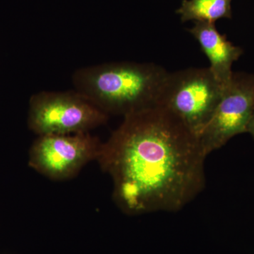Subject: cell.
Returning <instances> with one entry per match:
<instances>
[{
    "label": "cell",
    "instance_id": "6da1fadb",
    "mask_svg": "<svg viewBox=\"0 0 254 254\" xmlns=\"http://www.w3.org/2000/svg\"><path fill=\"white\" fill-rule=\"evenodd\" d=\"M198 137L160 106L124 117L98 162L111 177L113 200L128 215L177 212L205 185Z\"/></svg>",
    "mask_w": 254,
    "mask_h": 254
},
{
    "label": "cell",
    "instance_id": "ba28073f",
    "mask_svg": "<svg viewBox=\"0 0 254 254\" xmlns=\"http://www.w3.org/2000/svg\"><path fill=\"white\" fill-rule=\"evenodd\" d=\"M232 0H183L176 14L182 22L215 23L222 18H232Z\"/></svg>",
    "mask_w": 254,
    "mask_h": 254
},
{
    "label": "cell",
    "instance_id": "5b68a950",
    "mask_svg": "<svg viewBox=\"0 0 254 254\" xmlns=\"http://www.w3.org/2000/svg\"><path fill=\"white\" fill-rule=\"evenodd\" d=\"M102 145L90 132L38 136L30 148L28 165L50 180H71L87 164L98 160Z\"/></svg>",
    "mask_w": 254,
    "mask_h": 254
},
{
    "label": "cell",
    "instance_id": "277c9868",
    "mask_svg": "<svg viewBox=\"0 0 254 254\" xmlns=\"http://www.w3.org/2000/svg\"><path fill=\"white\" fill-rule=\"evenodd\" d=\"M109 115L78 92L41 91L30 98L28 126L38 136L87 133Z\"/></svg>",
    "mask_w": 254,
    "mask_h": 254
},
{
    "label": "cell",
    "instance_id": "8992f818",
    "mask_svg": "<svg viewBox=\"0 0 254 254\" xmlns=\"http://www.w3.org/2000/svg\"><path fill=\"white\" fill-rule=\"evenodd\" d=\"M254 110V74L233 72L213 116L198 136L206 156L247 133Z\"/></svg>",
    "mask_w": 254,
    "mask_h": 254
},
{
    "label": "cell",
    "instance_id": "9c48e42d",
    "mask_svg": "<svg viewBox=\"0 0 254 254\" xmlns=\"http://www.w3.org/2000/svg\"><path fill=\"white\" fill-rule=\"evenodd\" d=\"M247 133H250L254 138V110L253 114H252V118H251L250 125H249Z\"/></svg>",
    "mask_w": 254,
    "mask_h": 254
},
{
    "label": "cell",
    "instance_id": "3957f363",
    "mask_svg": "<svg viewBox=\"0 0 254 254\" xmlns=\"http://www.w3.org/2000/svg\"><path fill=\"white\" fill-rule=\"evenodd\" d=\"M225 88L208 67L168 72L157 106L173 114L198 137L213 116Z\"/></svg>",
    "mask_w": 254,
    "mask_h": 254
},
{
    "label": "cell",
    "instance_id": "52a82bcc",
    "mask_svg": "<svg viewBox=\"0 0 254 254\" xmlns=\"http://www.w3.org/2000/svg\"><path fill=\"white\" fill-rule=\"evenodd\" d=\"M188 31L210 62L209 69L220 84L226 87L233 75L232 65L243 54V49L229 41L218 31L215 23L194 22Z\"/></svg>",
    "mask_w": 254,
    "mask_h": 254
},
{
    "label": "cell",
    "instance_id": "7a4b0ae2",
    "mask_svg": "<svg viewBox=\"0 0 254 254\" xmlns=\"http://www.w3.org/2000/svg\"><path fill=\"white\" fill-rule=\"evenodd\" d=\"M168 71L153 63H112L78 68L75 91L107 115H123L158 105Z\"/></svg>",
    "mask_w": 254,
    "mask_h": 254
}]
</instances>
